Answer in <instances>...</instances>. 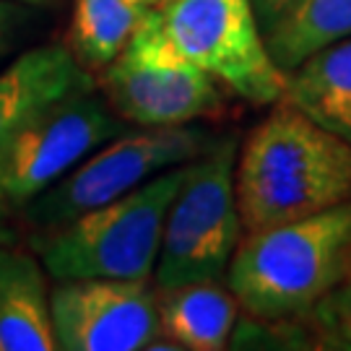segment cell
<instances>
[{"label": "cell", "instance_id": "obj_5", "mask_svg": "<svg viewBox=\"0 0 351 351\" xmlns=\"http://www.w3.org/2000/svg\"><path fill=\"white\" fill-rule=\"evenodd\" d=\"M216 141L208 128L195 125L125 130L91 151L63 180L42 190L21 213L37 232L63 226L81 213L141 188L164 169L198 159Z\"/></svg>", "mask_w": 351, "mask_h": 351}, {"label": "cell", "instance_id": "obj_3", "mask_svg": "<svg viewBox=\"0 0 351 351\" xmlns=\"http://www.w3.org/2000/svg\"><path fill=\"white\" fill-rule=\"evenodd\" d=\"M190 162L164 169L141 188L81 213L55 229L34 232L32 247L45 271L68 278L151 281L169 203L188 177Z\"/></svg>", "mask_w": 351, "mask_h": 351}, {"label": "cell", "instance_id": "obj_17", "mask_svg": "<svg viewBox=\"0 0 351 351\" xmlns=\"http://www.w3.org/2000/svg\"><path fill=\"white\" fill-rule=\"evenodd\" d=\"M297 3H300V0H252V8H255L258 26H261L263 37L297 5Z\"/></svg>", "mask_w": 351, "mask_h": 351}, {"label": "cell", "instance_id": "obj_14", "mask_svg": "<svg viewBox=\"0 0 351 351\" xmlns=\"http://www.w3.org/2000/svg\"><path fill=\"white\" fill-rule=\"evenodd\" d=\"M159 5L162 0H75L71 24L75 60L86 71H101Z\"/></svg>", "mask_w": 351, "mask_h": 351}, {"label": "cell", "instance_id": "obj_10", "mask_svg": "<svg viewBox=\"0 0 351 351\" xmlns=\"http://www.w3.org/2000/svg\"><path fill=\"white\" fill-rule=\"evenodd\" d=\"M94 86L97 81L63 45H42L19 55L0 73V162L32 114Z\"/></svg>", "mask_w": 351, "mask_h": 351}, {"label": "cell", "instance_id": "obj_4", "mask_svg": "<svg viewBox=\"0 0 351 351\" xmlns=\"http://www.w3.org/2000/svg\"><path fill=\"white\" fill-rule=\"evenodd\" d=\"M237 138H219L193 159L182 188L164 219L162 247L154 268L156 289L219 281L242 242L234 190Z\"/></svg>", "mask_w": 351, "mask_h": 351}, {"label": "cell", "instance_id": "obj_12", "mask_svg": "<svg viewBox=\"0 0 351 351\" xmlns=\"http://www.w3.org/2000/svg\"><path fill=\"white\" fill-rule=\"evenodd\" d=\"M159 291V289H156ZM237 300L219 281H195L159 291V336L177 349L219 351L237 326Z\"/></svg>", "mask_w": 351, "mask_h": 351}, {"label": "cell", "instance_id": "obj_20", "mask_svg": "<svg viewBox=\"0 0 351 351\" xmlns=\"http://www.w3.org/2000/svg\"><path fill=\"white\" fill-rule=\"evenodd\" d=\"M162 3H167V0H162Z\"/></svg>", "mask_w": 351, "mask_h": 351}, {"label": "cell", "instance_id": "obj_19", "mask_svg": "<svg viewBox=\"0 0 351 351\" xmlns=\"http://www.w3.org/2000/svg\"><path fill=\"white\" fill-rule=\"evenodd\" d=\"M3 42H5V21H3V16H0V47H3Z\"/></svg>", "mask_w": 351, "mask_h": 351}, {"label": "cell", "instance_id": "obj_9", "mask_svg": "<svg viewBox=\"0 0 351 351\" xmlns=\"http://www.w3.org/2000/svg\"><path fill=\"white\" fill-rule=\"evenodd\" d=\"M65 351H141L159 339V291L136 278H68L50 291Z\"/></svg>", "mask_w": 351, "mask_h": 351}, {"label": "cell", "instance_id": "obj_8", "mask_svg": "<svg viewBox=\"0 0 351 351\" xmlns=\"http://www.w3.org/2000/svg\"><path fill=\"white\" fill-rule=\"evenodd\" d=\"M128 130L97 86L50 101L26 120L0 162V221Z\"/></svg>", "mask_w": 351, "mask_h": 351}, {"label": "cell", "instance_id": "obj_6", "mask_svg": "<svg viewBox=\"0 0 351 351\" xmlns=\"http://www.w3.org/2000/svg\"><path fill=\"white\" fill-rule=\"evenodd\" d=\"M151 19L180 58L239 99L258 107L281 99L287 73L265 47L252 0H167Z\"/></svg>", "mask_w": 351, "mask_h": 351}, {"label": "cell", "instance_id": "obj_11", "mask_svg": "<svg viewBox=\"0 0 351 351\" xmlns=\"http://www.w3.org/2000/svg\"><path fill=\"white\" fill-rule=\"evenodd\" d=\"M45 274L37 252L0 247V351L58 349Z\"/></svg>", "mask_w": 351, "mask_h": 351}, {"label": "cell", "instance_id": "obj_2", "mask_svg": "<svg viewBox=\"0 0 351 351\" xmlns=\"http://www.w3.org/2000/svg\"><path fill=\"white\" fill-rule=\"evenodd\" d=\"M351 263V201L245 234L226 287L255 320H297L339 284Z\"/></svg>", "mask_w": 351, "mask_h": 351}, {"label": "cell", "instance_id": "obj_13", "mask_svg": "<svg viewBox=\"0 0 351 351\" xmlns=\"http://www.w3.org/2000/svg\"><path fill=\"white\" fill-rule=\"evenodd\" d=\"M281 99L351 143V37L317 50L289 71Z\"/></svg>", "mask_w": 351, "mask_h": 351}, {"label": "cell", "instance_id": "obj_16", "mask_svg": "<svg viewBox=\"0 0 351 351\" xmlns=\"http://www.w3.org/2000/svg\"><path fill=\"white\" fill-rule=\"evenodd\" d=\"M317 326L326 328V336L336 346L351 349V263L336 287L313 307Z\"/></svg>", "mask_w": 351, "mask_h": 351}, {"label": "cell", "instance_id": "obj_1", "mask_svg": "<svg viewBox=\"0 0 351 351\" xmlns=\"http://www.w3.org/2000/svg\"><path fill=\"white\" fill-rule=\"evenodd\" d=\"M234 190L245 234L333 208L351 201V143L278 99L237 151Z\"/></svg>", "mask_w": 351, "mask_h": 351}, {"label": "cell", "instance_id": "obj_7", "mask_svg": "<svg viewBox=\"0 0 351 351\" xmlns=\"http://www.w3.org/2000/svg\"><path fill=\"white\" fill-rule=\"evenodd\" d=\"M94 81L128 125H190L224 107V86L180 58L156 29L151 13L136 29L125 50L104 65Z\"/></svg>", "mask_w": 351, "mask_h": 351}, {"label": "cell", "instance_id": "obj_15", "mask_svg": "<svg viewBox=\"0 0 351 351\" xmlns=\"http://www.w3.org/2000/svg\"><path fill=\"white\" fill-rule=\"evenodd\" d=\"M346 37H351V0H300L263 39L274 63L289 73Z\"/></svg>", "mask_w": 351, "mask_h": 351}, {"label": "cell", "instance_id": "obj_18", "mask_svg": "<svg viewBox=\"0 0 351 351\" xmlns=\"http://www.w3.org/2000/svg\"><path fill=\"white\" fill-rule=\"evenodd\" d=\"M19 3H26V5H47L52 0H19Z\"/></svg>", "mask_w": 351, "mask_h": 351}]
</instances>
